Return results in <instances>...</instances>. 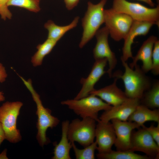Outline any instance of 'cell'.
I'll return each mask as SVG.
<instances>
[{"label":"cell","mask_w":159,"mask_h":159,"mask_svg":"<svg viewBox=\"0 0 159 159\" xmlns=\"http://www.w3.org/2000/svg\"><path fill=\"white\" fill-rule=\"evenodd\" d=\"M116 134L114 145L117 150H130L132 130L141 126L137 123L130 121H122L117 119L111 120Z\"/></svg>","instance_id":"8fae6325"},{"label":"cell","mask_w":159,"mask_h":159,"mask_svg":"<svg viewBox=\"0 0 159 159\" xmlns=\"http://www.w3.org/2000/svg\"><path fill=\"white\" fill-rule=\"evenodd\" d=\"M155 75L159 74V41L155 42L152 55V67L151 70Z\"/></svg>","instance_id":"484cf974"},{"label":"cell","mask_w":159,"mask_h":159,"mask_svg":"<svg viewBox=\"0 0 159 159\" xmlns=\"http://www.w3.org/2000/svg\"><path fill=\"white\" fill-rule=\"evenodd\" d=\"M57 42L47 38L43 43L38 44L37 47V51L32 57L31 61L33 66L41 65L44 57L51 52Z\"/></svg>","instance_id":"44dd1931"},{"label":"cell","mask_w":159,"mask_h":159,"mask_svg":"<svg viewBox=\"0 0 159 159\" xmlns=\"http://www.w3.org/2000/svg\"><path fill=\"white\" fill-rule=\"evenodd\" d=\"M5 100V97L4 95V93L1 91H0V102H2Z\"/></svg>","instance_id":"836d02e7"},{"label":"cell","mask_w":159,"mask_h":159,"mask_svg":"<svg viewBox=\"0 0 159 159\" xmlns=\"http://www.w3.org/2000/svg\"><path fill=\"white\" fill-rule=\"evenodd\" d=\"M8 1L0 0V16L1 19L4 20L11 19L12 16L7 6Z\"/></svg>","instance_id":"4316f807"},{"label":"cell","mask_w":159,"mask_h":159,"mask_svg":"<svg viewBox=\"0 0 159 159\" xmlns=\"http://www.w3.org/2000/svg\"><path fill=\"white\" fill-rule=\"evenodd\" d=\"M72 148L74 150L76 159H95V153L97 150V145L96 142L94 141L89 145L79 149L77 148L74 142L71 143Z\"/></svg>","instance_id":"cb8c5ba5"},{"label":"cell","mask_w":159,"mask_h":159,"mask_svg":"<svg viewBox=\"0 0 159 159\" xmlns=\"http://www.w3.org/2000/svg\"><path fill=\"white\" fill-rule=\"evenodd\" d=\"M107 62L106 58L95 60L91 71L87 77L82 78L80 82L82 88L74 98L79 99L87 97L90 93L95 89L94 86L101 77L106 73L105 68Z\"/></svg>","instance_id":"4fadbf2b"},{"label":"cell","mask_w":159,"mask_h":159,"mask_svg":"<svg viewBox=\"0 0 159 159\" xmlns=\"http://www.w3.org/2000/svg\"><path fill=\"white\" fill-rule=\"evenodd\" d=\"M142 1L147 4L151 7H153L155 6V4L152 0H138Z\"/></svg>","instance_id":"1f68e13d"},{"label":"cell","mask_w":159,"mask_h":159,"mask_svg":"<svg viewBox=\"0 0 159 159\" xmlns=\"http://www.w3.org/2000/svg\"><path fill=\"white\" fill-rule=\"evenodd\" d=\"M140 103V99L128 98L121 104L112 106L109 109L104 111L99 119L104 122H109L112 119L127 121Z\"/></svg>","instance_id":"7c38bea8"},{"label":"cell","mask_w":159,"mask_h":159,"mask_svg":"<svg viewBox=\"0 0 159 159\" xmlns=\"http://www.w3.org/2000/svg\"><path fill=\"white\" fill-rule=\"evenodd\" d=\"M5 139H6L5 133L2 125L0 123V145Z\"/></svg>","instance_id":"4dcf8cb0"},{"label":"cell","mask_w":159,"mask_h":159,"mask_svg":"<svg viewBox=\"0 0 159 159\" xmlns=\"http://www.w3.org/2000/svg\"><path fill=\"white\" fill-rule=\"evenodd\" d=\"M100 159H149L150 157L136 154L131 151L113 150L105 153H99L96 155Z\"/></svg>","instance_id":"7402d4cb"},{"label":"cell","mask_w":159,"mask_h":159,"mask_svg":"<svg viewBox=\"0 0 159 159\" xmlns=\"http://www.w3.org/2000/svg\"><path fill=\"white\" fill-rule=\"evenodd\" d=\"M6 149H5L0 154V159H8L6 156Z\"/></svg>","instance_id":"d6a6232c"},{"label":"cell","mask_w":159,"mask_h":159,"mask_svg":"<svg viewBox=\"0 0 159 159\" xmlns=\"http://www.w3.org/2000/svg\"><path fill=\"white\" fill-rule=\"evenodd\" d=\"M144 105L149 108L155 109L159 107V81L157 80L144 93L143 97Z\"/></svg>","instance_id":"603a6c76"},{"label":"cell","mask_w":159,"mask_h":159,"mask_svg":"<svg viewBox=\"0 0 159 159\" xmlns=\"http://www.w3.org/2000/svg\"><path fill=\"white\" fill-rule=\"evenodd\" d=\"M68 120L62 122V137L58 144L55 143L54 155L52 159H71L70 151L72 148V144L67 137V130L69 123Z\"/></svg>","instance_id":"ac0fdd59"},{"label":"cell","mask_w":159,"mask_h":159,"mask_svg":"<svg viewBox=\"0 0 159 159\" xmlns=\"http://www.w3.org/2000/svg\"><path fill=\"white\" fill-rule=\"evenodd\" d=\"M157 1V2L158 3V4H159V0H156Z\"/></svg>","instance_id":"e575fe53"},{"label":"cell","mask_w":159,"mask_h":159,"mask_svg":"<svg viewBox=\"0 0 159 159\" xmlns=\"http://www.w3.org/2000/svg\"><path fill=\"white\" fill-rule=\"evenodd\" d=\"M21 79L31 93L36 104V113L38 117L37 139L39 145L43 147L50 142L46 136L47 129L56 127L59 124L60 120L58 118L52 115L51 111L49 109L43 106L39 95L33 87L31 80L29 79L26 80L23 77L21 78Z\"/></svg>","instance_id":"7a4b0ae2"},{"label":"cell","mask_w":159,"mask_h":159,"mask_svg":"<svg viewBox=\"0 0 159 159\" xmlns=\"http://www.w3.org/2000/svg\"><path fill=\"white\" fill-rule=\"evenodd\" d=\"M127 120L135 122L141 127L148 121L159 123V109L151 110L146 106L140 104L130 115Z\"/></svg>","instance_id":"d6986e66"},{"label":"cell","mask_w":159,"mask_h":159,"mask_svg":"<svg viewBox=\"0 0 159 159\" xmlns=\"http://www.w3.org/2000/svg\"><path fill=\"white\" fill-rule=\"evenodd\" d=\"M96 124L95 138L99 153H105L112 150L114 144L116 134L112 123L102 122L100 120Z\"/></svg>","instance_id":"5bb4252c"},{"label":"cell","mask_w":159,"mask_h":159,"mask_svg":"<svg viewBox=\"0 0 159 159\" xmlns=\"http://www.w3.org/2000/svg\"><path fill=\"white\" fill-rule=\"evenodd\" d=\"M79 19V17L77 16L70 24L64 26L58 25L52 21L48 20L44 24L48 31L47 38L58 42L66 33L76 26Z\"/></svg>","instance_id":"ffe728a7"},{"label":"cell","mask_w":159,"mask_h":159,"mask_svg":"<svg viewBox=\"0 0 159 159\" xmlns=\"http://www.w3.org/2000/svg\"><path fill=\"white\" fill-rule=\"evenodd\" d=\"M112 8L115 11L125 14L134 21H148L159 26V5L149 8L138 3L126 0H113Z\"/></svg>","instance_id":"5b68a950"},{"label":"cell","mask_w":159,"mask_h":159,"mask_svg":"<svg viewBox=\"0 0 159 159\" xmlns=\"http://www.w3.org/2000/svg\"><path fill=\"white\" fill-rule=\"evenodd\" d=\"M125 69L122 74L115 73V77L121 79L125 87V93L128 98L140 100L145 92L151 87L152 83L139 65L137 64L133 69L131 68L126 62L121 60Z\"/></svg>","instance_id":"6da1fadb"},{"label":"cell","mask_w":159,"mask_h":159,"mask_svg":"<svg viewBox=\"0 0 159 159\" xmlns=\"http://www.w3.org/2000/svg\"><path fill=\"white\" fill-rule=\"evenodd\" d=\"M23 103L7 101L0 106V123L4 131L6 139L16 143L21 140L20 131L16 128V120Z\"/></svg>","instance_id":"8992f818"},{"label":"cell","mask_w":159,"mask_h":159,"mask_svg":"<svg viewBox=\"0 0 159 159\" xmlns=\"http://www.w3.org/2000/svg\"><path fill=\"white\" fill-rule=\"evenodd\" d=\"M96 122L89 117L72 120L68 127L69 141L71 143L77 142L84 148L92 144L95 138Z\"/></svg>","instance_id":"52a82bcc"},{"label":"cell","mask_w":159,"mask_h":159,"mask_svg":"<svg viewBox=\"0 0 159 159\" xmlns=\"http://www.w3.org/2000/svg\"><path fill=\"white\" fill-rule=\"evenodd\" d=\"M61 103L67 106L82 118H90L97 122L100 120L98 117L99 112L108 110L112 106L92 94L79 99H68L62 101Z\"/></svg>","instance_id":"277c9868"},{"label":"cell","mask_w":159,"mask_h":159,"mask_svg":"<svg viewBox=\"0 0 159 159\" xmlns=\"http://www.w3.org/2000/svg\"><path fill=\"white\" fill-rule=\"evenodd\" d=\"M104 23L111 37L119 41L126 37L134 21L129 15L112 8L104 10Z\"/></svg>","instance_id":"ba28073f"},{"label":"cell","mask_w":159,"mask_h":159,"mask_svg":"<svg viewBox=\"0 0 159 159\" xmlns=\"http://www.w3.org/2000/svg\"><path fill=\"white\" fill-rule=\"evenodd\" d=\"M130 151L143 152L150 157L159 158L158 146L149 133L143 127L132 134Z\"/></svg>","instance_id":"30bf717a"},{"label":"cell","mask_w":159,"mask_h":159,"mask_svg":"<svg viewBox=\"0 0 159 159\" xmlns=\"http://www.w3.org/2000/svg\"><path fill=\"white\" fill-rule=\"evenodd\" d=\"M142 127H144L149 133L159 146V123L156 126L153 125L147 127L144 125Z\"/></svg>","instance_id":"83f0119b"},{"label":"cell","mask_w":159,"mask_h":159,"mask_svg":"<svg viewBox=\"0 0 159 159\" xmlns=\"http://www.w3.org/2000/svg\"><path fill=\"white\" fill-rule=\"evenodd\" d=\"M115 77L112 84L101 89H95L90 92L89 95L92 94L98 97L112 106L117 105L123 102L128 98L124 92L117 86V82L118 79Z\"/></svg>","instance_id":"2e32d148"},{"label":"cell","mask_w":159,"mask_h":159,"mask_svg":"<svg viewBox=\"0 0 159 159\" xmlns=\"http://www.w3.org/2000/svg\"><path fill=\"white\" fill-rule=\"evenodd\" d=\"M80 0H64L66 7L68 10H71L77 6Z\"/></svg>","instance_id":"f1b7e54d"},{"label":"cell","mask_w":159,"mask_h":159,"mask_svg":"<svg viewBox=\"0 0 159 159\" xmlns=\"http://www.w3.org/2000/svg\"><path fill=\"white\" fill-rule=\"evenodd\" d=\"M153 25V23L149 22L134 20L128 32L124 39L121 60L126 62L130 58H132L131 47L135 39L138 36L147 35Z\"/></svg>","instance_id":"9a60e30c"},{"label":"cell","mask_w":159,"mask_h":159,"mask_svg":"<svg viewBox=\"0 0 159 159\" xmlns=\"http://www.w3.org/2000/svg\"><path fill=\"white\" fill-rule=\"evenodd\" d=\"M109 31L105 26L99 29L96 33L97 42L93 50V57L95 60L106 58L109 68L106 71L110 77L112 76V72L117 63L115 53L111 50L108 43Z\"/></svg>","instance_id":"9c48e42d"},{"label":"cell","mask_w":159,"mask_h":159,"mask_svg":"<svg viewBox=\"0 0 159 159\" xmlns=\"http://www.w3.org/2000/svg\"><path fill=\"white\" fill-rule=\"evenodd\" d=\"M7 76V74L5 67L0 63V82L2 83L5 81Z\"/></svg>","instance_id":"f546056e"},{"label":"cell","mask_w":159,"mask_h":159,"mask_svg":"<svg viewBox=\"0 0 159 159\" xmlns=\"http://www.w3.org/2000/svg\"><path fill=\"white\" fill-rule=\"evenodd\" d=\"M7 6L23 8L35 13L40 10V0H9Z\"/></svg>","instance_id":"d4e9b609"},{"label":"cell","mask_w":159,"mask_h":159,"mask_svg":"<svg viewBox=\"0 0 159 159\" xmlns=\"http://www.w3.org/2000/svg\"><path fill=\"white\" fill-rule=\"evenodd\" d=\"M107 2V0H101L97 4L88 2L87 10L82 20L83 32L79 44L80 48H83L93 38L104 23V7Z\"/></svg>","instance_id":"3957f363"},{"label":"cell","mask_w":159,"mask_h":159,"mask_svg":"<svg viewBox=\"0 0 159 159\" xmlns=\"http://www.w3.org/2000/svg\"><path fill=\"white\" fill-rule=\"evenodd\" d=\"M158 39L155 36L149 37L143 43L136 55L132 58V61L129 64V67L133 69L138 61L142 62L141 68L145 73L151 70L152 67V55L154 45Z\"/></svg>","instance_id":"e0dca14e"}]
</instances>
